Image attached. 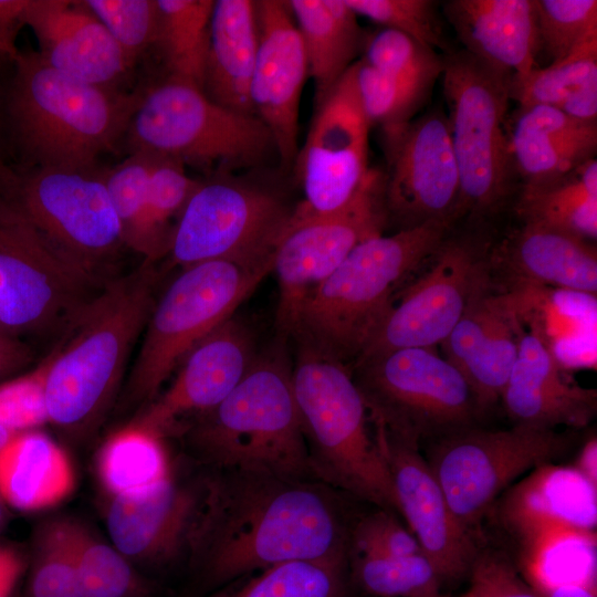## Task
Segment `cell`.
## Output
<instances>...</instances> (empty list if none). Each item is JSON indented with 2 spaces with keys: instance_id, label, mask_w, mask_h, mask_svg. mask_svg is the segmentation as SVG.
Instances as JSON below:
<instances>
[{
  "instance_id": "cell-7",
  "label": "cell",
  "mask_w": 597,
  "mask_h": 597,
  "mask_svg": "<svg viewBox=\"0 0 597 597\" xmlns=\"http://www.w3.org/2000/svg\"><path fill=\"white\" fill-rule=\"evenodd\" d=\"M180 270L148 317L123 394L126 407L151 402L187 353L235 314L272 266L214 260Z\"/></svg>"
},
{
  "instance_id": "cell-59",
  "label": "cell",
  "mask_w": 597,
  "mask_h": 597,
  "mask_svg": "<svg viewBox=\"0 0 597 597\" xmlns=\"http://www.w3.org/2000/svg\"><path fill=\"white\" fill-rule=\"evenodd\" d=\"M2 65V62L0 61V66Z\"/></svg>"
},
{
  "instance_id": "cell-55",
  "label": "cell",
  "mask_w": 597,
  "mask_h": 597,
  "mask_svg": "<svg viewBox=\"0 0 597 597\" xmlns=\"http://www.w3.org/2000/svg\"><path fill=\"white\" fill-rule=\"evenodd\" d=\"M17 172L11 170L0 155V197L3 196L13 184Z\"/></svg>"
},
{
  "instance_id": "cell-10",
  "label": "cell",
  "mask_w": 597,
  "mask_h": 597,
  "mask_svg": "<svg viewBox=\"0 0 597 597\" xmlns=\"http://www.w3.org/2000/svg\"><path fill=\"white\" fill-rule=\"evenodd\" d=\"M350 371L370 420L410 444L472 427L482 416L463 374L432 347L380 353Z\"/></svg>"
},
{
  "instance_id": "cell-52",
  "label": "cell",
  "mask_w": 597,
  "mask_h": 597,
  "mask_svg": "<svg viewBox=\"0 0 597 597\" xmlns=\"http://www.w3.org/2000/svg\"><path fill=\"white\" fill-rule=\"evenodd\" d=\"M543 597H596V594L594 588L566 584L549 589Z\"/></svg>"
},
{
  "instance_id": "cell-26",
  "label": "cell",
  "mask_w": 597,
  "mask_h": 597,
  "mask_svg": "<svg viewBox=\"0 0 597 597\" xmlns=\"http://www.w3.org/2000/svg\"><path fill=\"white\" fill-rule=\"evenodd\" d=\"M498 264L527 285H551L596 294L597 251L593 241L546 226L522 222L491 250Z\"/></svg>"
},
{
  "instance_id": "cell-16",
  "label": "cell",
  "mask_w": 597,
  "mask_h": 597,
  "mask_svg": "<svg viewBox=\"0 0 597 597\" xmlns=\"http://www.w3.org/2000/svg\"><path fill=\"white\" fill-rule=\"evenodd\" d=\"M491 250L484 234L451 235L450 230L431 256L429 271L392 305L358 360L398 348L441 345L471 303L491 289Z\"/></svg>"
},
{
  "instance_id": "cell-20",
  "label": "cell",
  "mask_w": 597,
  "mask_h": 597,
  "mask_svg": "<svg viewBox=\"0 0 597 597\" xmlns=\"http://www.w3.org/2000/svg\"><path fill=\"white\" fill-rule=\"evenodd\" d=\"M373 426L391 473L398 512L442 583L461 578L478 554L470 531L452 513L419 447L392 437L377 422Z\"/></svg>"
},
{
  "instance_id": "cell-43",
  "label": "cell",
  "mask_w": 597,
  "mask_h": 597,
  "mask_svg": "<svg viewBox=\"0 0 597 597\" xmlns=\"http://www.w3.org/2000/svg\"><path fill=\"white\" fill-rule=\"evenodd\" d=\"M29 597H81L64 519L44 524L35 537Z\"/></svg>"
},
{
  "instance_id": "cell-31",
  "label": "cell",
  "mask_w": 597,
  "mask_h": 597,
  "mask_svg": "<svg viewBox=\"0 0 597 597\" xmlns=\"http://www.w3.org/2000/svg\"><path fill=\"white\" fill-rule=\"evenodd\" d=\"M516 305L513 296L490 294L479 311L463 376L482 416L502 398L516 359Z\"/></svg>"
},
{
  "instance_id": "cell-39",
  "label": "cell",
  "mask_w": 597,
  "mask_h": 597,
  "mask_svg": "<svg viewBox=\"0 0 597 597\" xmlns=\"http://www.w3.org/2000/svg\"><path fill=\"white\" fill-rule=\"evenodd\" d=\"M353 558V578L371 596L444 597L442 580L423 553Z\"/></svg>"
},
{
  "instance_id": "cell-28",
  "label": "cell",
  "mask_w": 597,
  "mask_h": 597,
  "mask_svg": "<svg viewBox=\"0 0 597 597\" xmlns=\"http://www.w3.org/2000/svg\"><path fill=\"white\" fill-rule=\"evenodd\" d=\"M258 48L255 1H214L202 86L205 94L229 109L255 115L250 91Z\"/></svg>"
},
{
  "instance_id": "cell-29",
  "label": "cell",
  "mask_w": 597,
  "mask_h": 597,
  "mask_svg": "<svg viewBox=\"0 0 597 597\" xmlns=\"http://www.w3.org/2000/svg\"><path fill=\"white\" fill-rule=\"evenodd\" d=\"M75 486L73 464L62 447L38 429L14 433L0 449V501L22 512L62 503Z\"/></svg>"
},
{
  "instance_id": "cell-50",
  "label": "cell",
  "mask_w": 597,
  "mask_h": 597,
  "mask_svg": "<svg viewBox=\"0 0 597 597\" xmlns=\"http://www.w3.org/2000/svg\"><path fill=\"white\" fill-rule=\"evenodd\" d=\"M28 0H0V61L12 62L19 49L17 34L23 25L22 15Z\"/></svg>"
},
{
  "instance_id": "cell-40",
  "label": "cell",
  "mask_w": 597,
  "mask_h": 597,
  "mask_svg": "<svg viewBox=\"0 0 597 597\" xmlns=\"http://www.w3.org/2000/svg\"><path fill=\"white\" fill-rule=\"evenodd\" d=\"M364 56L370 66L408 85L431 93L443 71V57L401 32L386 29L366 36Z\"/></svg>"
},
{
  "instance_id": "cell-8",
  "label": "cell",
  "mask_w": 597,
  "mask_h": 597,
  "mask_svg": "<svg viewBox=\"0 0 597 597\" xmlns=\"http://www.w3.org/2000/svg\"><path fill=\"white\" fill-rule=\"evenodd\" d=\"M127 130L133 150L216 169L217 175L256 167L276 154L258 116L221 106L197 85L172 76L143 94Z\"/></svg>"
},
{
  "instance_id": "cell-25",
  "label": "cell",
  "mask_w": 597,
  "mask_h": 597,
  "mask_svg": "<svg viewBox=\"0 0 597 597\" xmlns=\"http://www.w3.org/2000/svg\"><path fill=\"white\" fill-rule=\"evenodd\" d=\"M443 12L462 50L496 72L511 78L536 66L534 0H449Z\"/></svg>"
},
{
  "instance_id": "cell-36",
  "label": "cell",
  "mask_w": 597,
  "mask_h": 597,
  "mask_svg": "<svg viewBox=\"0 0 597 597\" xmlns=\"http://www.w3.org/2000/svg\"><path fill=\"white\" fill-rule=\"evenodd\" d=\"M347 563L348 557L277 564L207 597H346Z\"/></svg>"
},
{
  "instance_id": "cell-42",
  "label": "cell",
  "mask_w": 597,
  "mask_h": 597,
  "mask_svg": "<svg viewBox=\"0 0 597 597\" xmlns=\"http://www.w3.org/2000/svg\"><path fill=\"white\" fill-rule=\"evenodd\" d=\"M356 83L365 115L384 132L409 123L430 93L388 76L365 60L355 62Z\"/></svg>"
},
{
  "instance_id": "cell-57",
  "label": "cell",
  "mask_w": 597,
  "mask_h": 597,
  "mask_svg": "<svg viewBox=\"0 0 597 597\" xmlns=\"http://www.w3.org/2000/svg\"><path fill=\"white\" fill-rule=\"evenodd\" d=\"M2 502L0 501V527L2 525V522H3V510H2Z\"/></svg>"
},
{
  "instance_id": "cell-32",
  "label": "cell",
  "mask_w": 597,
  "mask_h": 597,
  "mask_svg": "<svg viewBox=\"0 0 597 597\" xmlns=\"http://www.w3.org/2000/svg\"><path fill=\"white\" fill-rule=\"evenodd\" d=\"M515 212L522 222L562 230L583 239L597 237V160L591 158L566 175L521 185Z\"/></svg>"
},
{
  "instance_id": "cell-54",
  "label": "cell",
  "mask_w": 597,
  "mask_h": 597,
  "mask_svg": "<svg viewBox=\"0 0 597 597\" xmlns=\"http://www.w3.org/2000/svg\"><path fill=\"white\" fill-rule=\"evenodd\" d=\"M21 574V570L0 573V597H11Z\"/></svg>"
},
{
  "instance_id": "cell-23",
  "label": "cell",
  "mask_w": 597,
  "mask_h": 597,
  "mask_svg": "<svg viewBox=\"0 0 597 597\" xmlns=\"http://www.w3.org/2000/svg\"><path fill=\"white\" fill-rule=\"evenodd\" d=\"M22 21L32 29L41 57L72 77L116 88L130 67L111 33L83 0H28Z\"/></svg>"
},
{
  "instance_id": "cell-46",
  "label": "cell",
  "mask_w": 597,
  "mask_h": 597,
  "mask_svg": "<svg viewBox=\"0 0 597 597\" xmlns=\"http://www.w3.org/2000/svg\"><path fill=\"white\" fill-rule=\"evenodd\" d=\"M358 15L415 39L433 50L451 52L432 0H344Z\"/></svg>"
},
{
  "instance_id": "cell-12",
  "label": "cell",
  "mask_w": 597,
  "mask_h": 597,
  "mask_svg": "<svg viewBox=\"0 0 597 597\" xmlns=\"http://www.w3.org/2000/svg\"><path fill=\"white\" fill-rule=\"evenodd\" d=\"M103 287L0 197V328L7 335L25 342L63 333Z\"/></svg>"
},
{
  "instance_id": "cell-15",
  "label": "cell",
  "mask_w": 597,
  "mask_h": 597,
  "mask_svg": "<svg viewBox=\"0 0 597 597\" xmlns=\"http://www.w3.org/2000/svg\"><path fill=\"white\" fill-rule=\"evenodd\" d=\"M567 443L555 430L472 426L431 441L426 461L452 513L470 531L510 483L559 457Z\"/></svg>"
},
{
  "instance_id": "cell-38",
  "label": "cell",
  "mask_w": 597,
  "mask_h": 597,
  "mask_svg": "<svg viewBox=\"0 0 597 597\" xmlns=\"http://www.w3.org/2000/svg\"><path fill=\"white\" fill-rule=\"evenodd\" d=\"M597 78V40L577 49L564 60L546 67L535 66L509 82L510 100L520 108L563 104L585 83Z\"/></svg>"
},
{
  "instance_id": "cell-44",
  "label": "cell",
  "mask_w": 597,
  "mask_h": 597,
  "mask_svg": "<svg viewBox=\"0 0 597 597\" xmlns=\"http://www.w3.org/2000/svg\"><path fill=\"white\" fill-rule=\"evenodd\" d=\"M178 159L156 154L148 185V213L158 242L169 252L175 226L199 186Z\"/></svg>"
},
{
  "instance_id": "cell-45",
  "label": "cell",
  "mask_w": 597,
  "mask_h": 597,
  "mask_svg": "<svg viewBox=\"0 0 597 597\" xmlns=\"http://www.w3.org/2000/svg\"><path fill=\"white\" fill-rule=\"evenodd\" d=\"M123 51L132 67L157 42V0H84Z\"/></svg>"
},
{
  "instance_id": "cell-3",
  "label": "cell",
  "mask_w": 597,
  "mask_h": 597,
  "mask_svg": "<svg viewBox=\"0 0 597 597\" xmlns=\"http://www.w3.org/2000/svg\"><path fill=\"white\" fill-rule=\"evenodd\" d=\"M7 95L11 140L32 168L87 169L127 130L143 94L83 82L38 51L12 61Z\"/></svg>"
},
{
  "instance_id": "cell-13",
  "label": "cell",
  "mask_w": 597,
  "mask_h": 597,
  "mask_svg": "<svg viewBox=\"0 0 597 597\" xmlns=\"http://www.w3.org/2000/svg\"><path fill=\"white\" fill-rule=\"evenodd\" d=\"M292 210L272 191L230 174L200 181L175 226L160 271L214 260L272 266Z\"/></svg>"
},
{
  "instance_id": "cell-41",
  "label": "cell",
  "mask_w": 597,
  "mask_h": 597,
  "mask_svg": "<svg viewBox=\"0 0 597 597\" xmlns=\"http://www.w3.org/2000/svg\"><path fill=\"white\" fill-rule=\"evenodd\" d=\"M541 49L556 63L597 40L596 0H534Z\"/></svg>"
},
{
  "instance_id": "cell-1",
  "label": "cell",
  "mask_w": 597,
  "mask_h": 597,
  "mask_svg": "<svg viewBox=\"0 0 597 597\" xmlns=\"http://www.w3.org/2000/svg\"><path fill=\"white\" fill-rule=\"evenodd\" d=\"M189 555L211 585L294 561L348 557L349 524L316 480L211 470Z\"/></svg>"
},
{
  "instance_id": "cell-49",
  "label": "cell",
  "mask_w": 597,
  "mask_h": 597,
  "mask_svg": "<svg viewBox=\"0 0 597 597\" xmlns=\"http://www.w3.org/2000/svg\"><path fill=\"white\" fill-rule=\"evenodd\" d=\"M469 573L470 585L459 597H542L499 552H478Z\"/></svg>"
},
{
  "instance_id": "cell-4",
  "label": "cell",
  "mask_w": 597,
  "mask_h": 597,
  "mask_svg": "<svg viewBox=\"0 0 597 597\" xmlns=\"http://www.w3.org/2000/svg\"><path fill=\"white\" fill-rule=\"evenodd\" d=\"M287 339L277 335L272 346L259 352L239 385L181 431L211 470L315 480L294 397Z\"/></svg>"
},
{
  "instance_id": "cell-2",
  "label": "cell",
  "mask_w": 597,
  "mask_h": 597,
  "mask_svg": "<svg viewBox=\"0 0 597 597\" xmlns=\"http://www.w3.org/2000/svg\"><path fill=\"white\" fill-rule=\"evenodd\" d=\"M161 274L156 263L143 261L114 277L61 334L49 354V422L78 432L102 419L145 329Z\"/></svg>"
},
{
  "instance_id": "cell-30",
  "label": "cell",
  "mask_w": 597,
  "mask_h": 597,
  "mask_svg": "<svg viewBox=\"0 0 597 597\" xmlns=\"http://www.w3.org/2000/svg\"><path fill=\"white\" fill-rule=\"evenodd\" d=\"M286 2L302 38L317 104L356 62L366 35L344 0Z\"/></svg>"
},
{
  "instance_id": "cell-6",
  "label": "cell",
  "mask_w": 597,
  "mask_h": 597,
  "mask_svg": "<svg viewBox=\"0 0 597 597\" xmlns=\"http://www.w3.org/2000/svg\"><path fill=\"white\" fill-rule=\"evenodd\" d=\"M296 345L293 390L313 478L398 512L391 473L350 369L313 347Z\"/></svg>"
},
{
  "instance_id": "cell-58",
  "label": "cell",
  "mask_w": 597,
  "mask_h": 597,
  "mask_svg": "<svg viewBox=\"0 0 597 597\" xmlns=\"http://www.w3.org/2000/svg\"><path fill=\"white\" fill-rule=\"evenodd\" d=\"M0 333H2V334H4V335H7V334H6V333H4V332H3V331H2L1 328H0ZM8 336H9V335H8Z\"/></svg>"
},
{
  "instance_id": "cell-19",
  "label": "cell",
  "mask_w": 597,
  "mask_h": 597,
  "mask_svg": "<svg viewBox=\"0 0 597 597\" xmlns=\"http://www.w3.org/2000/svg\"><path fill=\"white\" fill-rule=\"evenodd\" d=\"M254 333L233 314L182 358L168 388L132 422L160 438L181 433L195 418L219 405L244 378L256 359Z\"/></svg>"
},
{
  "instance_id": "cell-35",
  "label": "cell",
  "mask_w": 597,
  "mask_h": 597,
  "mask_svg": "<svg viewBox=\"0 0 597 597\" xmlns=\"http://www.w3.org/2000/svg\"><path fill=\"white\" fill-rule=\"evenodd\" d=\"M155 158V153L133 150L105 172V184L125 247L142 255L143 261L157 264L166 252L154 234L148 213V185Z\"/></svg>"
},
{
  "instance_id": "cell-48",
  "label": "cell",
  "mask_w": 597,
  "mask_h": 597,
  "mask_svg": "<svg viewBox=\"0 0 597 597\" xmlns=\"http://www.w3.org/2000/svg\"><path fill=\"white\" fill-rule=\"evenodd\" d=\"M419 553L422 551L418 541L409 528L396 519L394 512L378 509L349 527L348 558Z\"/></svg>"
},
{
  "instance_id": "cell-22",
  "label": "cell",
  "mask_w": 597,
  "mask_h": 597,
  "mask_svg": "<svg viewBox=\"0 0 597 597\" xmlns=\"http://www.w3.org/2000/svg\"><path fill=\"white\" fill-rule=\"evenodd\" d=\"M203 502V482L190 485L172 475L130 495L111 498L106 526L126 558L167 562L192 543Z\"/></svg>"
},
{
  "instance_id": "cell-33",
  "label": "cell",
  "mask_w": 597,
  "mask_h": 597,
  "mask_svg": "<svg viewBox=\"0 0 597 597\" xmlns=\"http://www.w3.org/2000/svg\"><path fill=\"white\" fill-rule=\"evenodd\" d=\"M96 474L111 498L155 486L171 475L164 439L130 421L102 444L96 457Z\"/></svg>"
},
{
  "instance_id": "cell-11",
  "label": "cell",
  "mask_w": 597,
  "mask_h": 597,
  "mask_svg": "<svg viewBox=\"0 0 597 597\" xmlns=\"http://www.w3.org/2000/svg\"><path fill=\"white\" fill-rule=\"evenodd\" d=\"M3 197L74 268L101 286L118 276L125 247L105 172L32 168Z\"/></svg>"
},
{
  "instance_id": "cell-34",
  "label": "cell",
  "mask_w": 597,
  "mask_h": 597,
  "mask_svg": "<svg viewBox=\"0 0 597 597\" xmlns=\"http://www.w3.org/2000/svg\"><path fill=\"white\" fill-rule=\"evenodd\" d=\"M159 24L156 44L169 76L202 90L210 45L212 0H157Z\"/></svg>"
},
{
  "instance_id": "cell-51",
  "label": "cell",
  "mask_w": 597,
  "mask_h": 597,
  "mask_svg": "<svg viewBox=\"0 0 597 597\" xmlns=\"http://www.w3.org/2000/svg\"><path fill=\"white\" fill-rule=\"evenodd\" d=\"M33 360V352L23 341L0 333V380L12 376Z\"/></svg>"
},
{
  "instance_id": "cell-5",
  "label": "cell",
  "mask_w": 597,
  "mask_h": 597,
  "mask_svg": "<svg viewBox=\"0 0 597 597\" xmlns=\"http://www.w3.org/2000/svg\"><path fill=\"white\" fill-rule=\"evenodd\" d=\"M451 228L429 222L359 243L306 297L290 337L350 369L395 304L398 286L433 255Z\"/></svg>"
},
{
  "instance_id": "cell-14",
  "label": "cell",
  "mask_w": 597,
  "mask_h": 597,
  "mask_svg": "<svg viewBox=\"0 0 597 597\" xmlns=\"http://www.w3.org/2000/svg\"><path fill=\"white\" fill-rule=\"evenodd\" d=\"M385 174L370 168L348 205L327 214L293 208L272 253L279 284L277 335L290 338L306 297L363 241L383 234L387 226Z\"/></svg>"
},
{
  "instance_id": "cell-18",
  "label": "cell",
  "mask_w": 597,
  "mask_h": 597,
  "mask_svg": "<svg viewBox=\"0 0 597 597\" xmlns=\"http://www.w3.org/2000/svg\"><path fill=\"white\" fill-rule=\"evenodd\" d=\"M385 206L398 230L457 219L460 178L447 114L431 109L385 132ZM397 230V231H398Z\"/></svg>"
},
{
  "instance_id": "cell-21",
  "label": "cell",
  "mask_w": 597,
  "mask_h": 597,
  "mask_svg": "<svg viewBox=\"0 0 597 597\" xmlns=\"http://www.w3.org/2000/svg\"><path fill=\"white\" fill-rule=\"evenodd\" d=\"M259 48L251 82L255 115L271 133L282 164L295 163L300 101L308 67L296 22L286 1H255Z\"/></svg>"
},
{
  "instance_id": "cell-27",
  "label": "cell",
  "mask_w": 597,
  "mask_h": 597,
  "mask_svg": "<svg viewBox=\"0 0 597 597\" xmlns=\"http://www.w3.org/2000/svg\"><path fill=\"white\" fill-rule=\"evenodd\" d=\"M509 146L522 184H542L595 158L597 124L577 121L551 106L519 108Z\"/></svg>"
},
{
  "instance_id": "cell-37",
  "label": "cell",
  "mask_w": 597,
  "mask_h": 597,
  "mask_svg": "<svg viewBox=\"0 0 597 597\" xmlns=\"http://www.w3.org/2000/svg\"><path fill=\"white\" fill-rule=\"evenodd\" d=\"M81 597H135L142 589L126 557L81 523L64 519Z\"/></svg>"
},
{
  "instance_id": "cell-24",
  "label": "cell",
  "mask_w": 597,
  "mask_h": 597,
  "mask_svg": "<svg viewBox=\"0 0 597 597\" xmlns=\"http://www.w3.org/2000/svg\"><path fill=\"white\" fill-rule=\"evenodd\" d=\"M501 399L513 425L543 430L583 428L597 409L596 390L566 379L541 335L521 328L516 359Z\"/></svg>"
},
{
  "instance_id": "cell-53",
  "label": "cell",
  "mask_w": 597,
  "mask_h": 597,
  "mask_svg": "<svg viewBox=\"0 0 597 597\" xmlns=\"http://www.w3.org/2000/svg\"><path fill=\"white\" fill-rule=\"evenodd\" d=\"M21 556L12 548L0 546V573L23 570Z\"/></svg>"
},
{
  "instance_id": "cell-56",
  "label": "cell",
  "mask_w": 597,
  "mask_h": 597,
  "mask_svg": "<svg viewBox=\"0 0 597 597\" xmlns=\"http://www.w3.org/2000/svg\"><path fill=\"white\" fill-rule=\"evenodd\" d=\"M14 433L0 425V449L9 441Z\"/></svg>"
},
{
  "instance_id": "cell-17",
  "label": "cell",
  "mask_w": 597,
  "mask_h": 597,
  "mask_svg": "<svg viewBox=\"0 0 597 597\" xmlns=\"http://www.w3.org/2000/svg\"><path fill=\"white\" fill-rule=\"evenodd\" d=\"M315 116L295 163L304 199L295 208L310 214L341 210L365 182L370 124L356 83L355 63L315 104Z\"/></svg>"
},
{
  "instance_id": "cell-9",
  "label": "cell",
  "mask_w": 597,
  "mask_h": 597,
  "mask_svg": "<svg viewBox=\"0 0 597 597\" xmlns=\"http://www.w3.org/2000/svg\"><path fill=\"white\" fill-rule=\"evenodd\" d=\"M442 87L460 178L457 219L484 221L513 191L505 115L510 77L462 49L442 55Z\"/></svg>"
},
{
  "instance_id": "cell-47",
  "label": "cell",
  "mask_w": 597,
  "mask_h": 597,
  "mask_svg": "<svg viewBox=\"0 0 597 597\" xmlns=\"http://www.w3.org/2000/svg\"><path fill=\"white\" fill-rule=\"evenodd\" d=\"M49 355L32 370L0 383V425L17 433L49 422L45 379Z\"/></svg>"
}]
</instances>
